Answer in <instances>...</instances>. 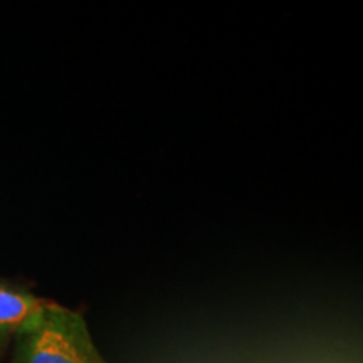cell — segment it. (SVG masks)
Segmentation results:
<instances>
[{
	"label": "cell",
	"mask_w": 363,
	"mask_h": 363,
	"mask_svg": "<svg viewBox=\"0 0 363 363\" xmlns=\"http://www.w3.org/2000/svg\"><path fill=\"white\" fill-rule=\"evenodd\" d=\"M11 363H108L79 311L45 301L13 333Z\"/></svg>",
	"instance_id": "1"
},
{
	"label": "cell",
	"mask_w": 363,
	"mask_h": 363,
	"mask_svg": "<svg viewBox=\"0 0 363 363\" xmlns=\"http://www.w3.org/2000/svg\"><path fill=\"white\" fill-rule=\"evenodd\" d=\"M44 303L33 293L0 283V331L13 335Z\"/></svg>",
	"instance_id": "2"
},
{
	"label": "cell",
	"mask_w": 363,
	"mask_h": 363,
	"mask_svg": "<svg viewBox=\"0 0 363 363\" xmlns=\"http://www.w3.org/2000/svg\"><path fill=\"white\" fill-rule=\"evenodd\" d=\"M13 335L11 333H4V331H0V360H2V355H4V350H6L7 343L11 342Z\"/></svg>",
	"instance_id": "3"
}]
</instances>
